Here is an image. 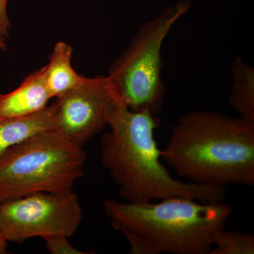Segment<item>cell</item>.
<instances>
[{"label":"cell","instance_id":"6da1fadb","mask_svg":"<svg viewBox=\"0 0 254 254\" xmlns=\"http://www.w3.org/2000/svg\"><path fill=\"white\" fill-rule=\"evenodd\" d=\"M110 131L101 138V163L128 203H150L169 198L200 202L223 201L225 187L174 178L161 163L155 139L158 116L133 111L114 98L106 113Z\"/></svg>","mask_w":254,"mask_h":254},{"label":"cell","instance_id":"7a4b0ae2","mask_svg":"<svg viewBox=\"0 0 254 254\" xmlns=\"http://www.w3.org/2000/svg\"><path fill=\"white\" fill-rule=\"evenodd\" d=\"M161 159L199 185H254V122L205 110L182 114Z\"/></svg>","mask_w":254,"mask_h":254},{"label":"cell","instance_id":"3957f363","mask_svg":"<svg viewBox=\"0 0 254 254\" xmlns=\"http://www.w3.org/2000/svg\"><path fill=\"white\" fill-rule=\"evenodd\" d=\"M105 213L123 233L131 254H210L213 238L225 228L232 209L223 201L169 198L157 203L105 200Z\"/></svg>","mask_w":254,"mask_h":254},{"label":"cell","instance_id":"277c9868","mask_svg":"<svg viewBox=\"0 0 254 254\" xmlns=\"http://www.w3.org/2000/svg\"><path fill=\"white\" fill-rule=\"evenodd\" d=\"M87 153L56 131L31 137L0 158V203L38 192L73 190Z\"/></svg>","mask_w":254,"mask_h":254},{"label":"cell","instance_id":"5b68a950","mask_svg":"<svg viewBox=\"0 0 254 254\" xmlns=\"http://www.w3.org/2000/svg\"><path fill=\"white\" fill-rule=\"evenodd\" d=\"M191 7L180 0L141 25L123 54L110 65L108 81L113 97L133 111L158 116L166 95L162 78V47L172 28Z\"/></svg>","mask_w":254,"mask_h":254},{"label":"cell","instance_id":"8992f818","mask_svg":"<svg viewBox=\"0 0 254 254\" xmlns=\"http://www.w3.org/2000/svg\"><path fill=\"white\" fill-rule=\"evenodd\" d=\"M83 210L73 192H38L0 203V225L7 242L63 235L77 231Z\"/></svg>","mask_w":254,"mask_h":254},{"label":"cell","instance_id":"52a82bcc","mask_svg":"<svg viewBox=\"0 0 254 254\" xmlns=\"http://www.w3.org/2000/svg\"><path fill=\"white\" fill-rule=\"evenodd\" d=\"M113 98L108 76L86 77L79 86L56 98L55 131L83 147L108 125L107 109Z\"/></svg>","mask_w":254,"mask_h":254},{"label":"cell","instance_id":"ba28073f","mask_svg":"<svg viewBox=\"0 0 254 254\" xmlns=\"http://www.w3.org/2000/svg\"><path fill=\"white\" fill-rule=\"evenodd\" d=\"M52 98L42 68L28 76L16 90L0 94V118H22L42 111Z\"/></svg>","mask_w":254,"mask_h":254},{"label":"cell","instance_id":"9c48e42d","mask_svg":"<svg viewBox=\"0 0 254 254\" xmlns=\"http://www.w3.org/2000/svg\"><path fill=\"white\" fill-rule=\"evenodd\" d=\"M56 126L55 102L44 110L22 118H0V158L31 137L48 131Z\"/></svg>","mask_w":254,"mask_h":254},{"label":"cell","instance_id":"30bf717a","mask_svg":"<svg viewBox=\"0 0 254 254\" xmlns=\"http://www.w3.org/2000/svg\"><path fill=\"white\" fill-rule=\"evenodd\" d=\"M72 53V47L58 42L50 55L49 63L44 66L46 85L52 98H58L79 86L86 79L71 66Z\"/></svg>","mask_w":254,"mask_h":254},{"label":"cell","instance_id":"8fae6325","mask_svg":"<svg viewBox=\"0 0 254 254\" xmlns=\"http://www.w3.org/2000/svg\"><path fill=\"white\" fill-rule=\"evenodd\" d=\"M229 105L241 118L254 122V69L241 57L234 60Z\"/></svg>","mask_w":254,"mask_h":254},{"label":"cell","instance_id":"7c38bea8","mask_svg":"<svg viewBox=\"0 0 254 254\" xmlns=\"http://www.w3.org/2000/svg\"><path fill=\"white\" fill-rule=\"evenodd\" d=\"M254 254V237L251 234L225 228L214 235L210 254Z\"/></svg>","mask_w":254,"mask_h":254},{"label":"cell","instance_id":"4fadbf2b","mask_svg":"<svg viewBox=\"0 0 254 254\" xmlns=\"http://www.w3.org/2000/svg\"><path fill=\"white\" fill-rule=\"evenodd\" d=\"M68 237L63 235H57L47 237L44 239L46 241V247L47 250L52 254H95L93 252H86L78 250L73 247L69 241Z\"/></svg>","mask_w":254,"mask_h":254},{"label":"cell","instance_id":"5bb4252c","mask_svg":"<svg viewBox=\"0 0 254 254\" xmlns=\"http://www.w3.org/2000/svg\"><path fill=\"white\" fill-rule=\"evenodd\" d=\"M9 0H0V38L9 37V31L11 27L7 13V4Z\"/></svg>","mask_w":254,"mask_h":254},{"label":"cell","instance_id":"9a60e30c","mask_svg":"<svg viewBox=\"0 0 254 254\" xmlns=\"http://www.w3.org/2000/svg\"><path fill=\"white\" fill-rule=\"evenodd\" d=\"M8 242L5 239L1 225H0V254L7 253Z\"/></svg>","mask_w":254,"mask_h":254},{"label":"cell","instance_id":"2e32d148","mask_svg":"<svg viewBox=\"0 0 254 254\" xmlns=\"http://www.w3.org/2000/svg\"><path fill=\"white\" fill-rule=\"evenodd\" d=\"M6 48H7V46H6V43H4V40L0 38V51L6 50Z\"/></svg>","mask_w":254,"mask_h":254}]
</instances>
